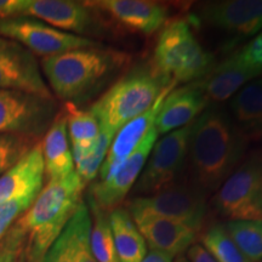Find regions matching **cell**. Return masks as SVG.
Returning a JSON list of instances; mask_svg holds the SVG:
<instances>
[{"instance_id":"cell-1","label":"cell","mask_w":262,"mask_h":262,"mask_svg":"<svg viewBox=\"0 0 262 262\" xmlns=\"http://www.w3.org/2000/svg\"><path fill=\"white\" fill-rule=\"evenodd\" d=\"M248 139L225 111L209 106L193 122L189 164L193 186L205 193L217 192L238 166Z\"/></svg>"},{"instance_id":"cell-2","label":"cell","mask_w":262,"mask_h":262,"mask_svg":"<svg viewBox=\"0 0 262 262\" xmlns=\"http://www.w3.org/2000/svg\"><path fill=\"white\" fill-rule=\"evenodd\" d=\"M85 183L77 172L50 180L32 205L11 226L22 248V262H41L79 205Z\"/></svg>"},{"instance_id":"cell-3","label":"cell","mask_w":262,"mask_h":262,"mask_svg":"<svg viewBox=\"0 0 262 262\" xmlns=\"http://www.w3.org/2000/svg\"><path fill=\"white\" fill-rule=\"evenodd\" d=\"M127 52L101 45L42 57L40 67L50 90L66 103L88 100L130 64Z\"/></svg>"},{"instance_id":"cell-4","label":"cell","mask_w":262,"mask_h":262,"mask_svg":"<svg viewBox=\"0 0 262 262\" xmlns=\"http://www.w3.org/2000/svg\"><path fill=\"white\" fill-rule=\"evenodd\" d=\"M175 85L148 63L137 64L118 79L91 106L101 130L116 135L120 127L150 110L163 93Z\"/></svg>"},{"instance_id":"cell-5","label":"cell","mask_w":262,"mask_h":262,"mask_svg":"<svg viewBox=\"0 0 262 262\" xmlns=\"http://www.w3.org/2000/svg\"><path fill=\"white\" fill-rule=\"evenodd\" d=\"M150 64L164 79L176 85L203 79L216 63L196 39L191 22L173 18L160 29Z\"/></svg>"},{"instance_id":"cell-6","label":"cell","mask_w":262,"mask_h":262,"mask_svg":"<svg viewBox=\"0 0 262 262\" xmlns=\"http://www.w3.org/2000/svg\"><path fill=\"white\" fill-rule=\"evenodd\" d=\"M217 211L229 221L262 220V149L253 152L216 192Z\"/></svg>"},{"instance_id":"cell-7","label":"cell","mask_w":262,"mask_h":262,"mask_svg":"<svg viewBox=\"0 0 262 262\" xmlns=\"http://www.w3.org/2000/svg\"><path fill=\"white\" fill-rule=\"evenodd\" d=\"M192 125L193 123L166 134L153 146L133 188L140 196L156 194L175 185L188 156Z\"/></svg>"},{"instance_id":"cell-8","label":"cell","mask_w":262,"mask_h":262,"mask_svg":"<svg viewBox=\"0 0 262 262\" xmlns=\"http://www.w3.org/2000/svg\"><path fill=\"white\" fill-rule=\"evenodd\" d=\"M0 37L17 41L34 55L42 57L98 47L96 40L60 31L27 16L2 19Z\"/></svg>"},{"instance_id":"cell-9","label":"cell","mask_w":262,"mask_h":262,"mask_svg":"<svg viewBox=\"0 0 262 262\" xmlns=\"http://www.w3.org/2000/svg\"><path fill=\"white\" fill-rule=\"evenodd\" d=\"M54 98L14 90H0V134H16L40 139L54 122Z\"/></svg>"},{"instance_id":"cell-10","label":"cell","mask_w":262,"mask_h":262,"mask_svg":"<svg viewBox=\"0 0 262 262\" xmlns=\"http://www.w3.org/2000/svg\"><path fill=\"white\" fill-rule=\"evenodd\" d=\"M135 209L179 222L198 233L206 216L205 194L194 186L173 185L156 194L136 196L126 203Z\"/></svg>"},{"instance_id":"cell-11","label":"cell","mask_w":262,"mask_h":262,"mask_svg":"<svg viewBox=\"0 0 262 262\" xmlns=\"http://www.w3.org/2000/svg\"><path fill=\"white\" fill-rule=\"evenodd\" d=\"M84 4L102 25H113L119 31L135 34H153L169 18L168 6L150 0H91Z\"/></svg>"},{"instance_id":"cell-12","label":"cell","mask_w":262,"mask_h":262,"mask_svg":"<svg viewBox=\"0 0 262 262\" xmlns=\"http://www.w3.org/2000/svg\"><path fill=\"white\" fill-rule=\"evenodd\" d=\"M0 90H14L54 98L33 52L17 41L0 37Z\"/></svg>"},{"instance_id":"cell-13","label":"cell","mask_w":262,"mask_h":262,"mask_svg":"<svg viewBox=\"0 0 262 262\" xmlns=\"http://www.w3.org/2000/svg\"><path fill=\"white\" fill-rule=\"evenodd\" d=\"M158 135L159 134L156 126H153L141 141L135 152L125 162L120 164L112 175L95 182L91 186L89 199L98 208L107 212L119 208L142 172L143 166L148 159L153 146L156 145Z\"/></svg>"},{"instance_id":"cell-14","label":"cell","mask_w":262,"mask_h":262,"mask_svg":"<svg viewBox=\"0 0 262 262\" xmlns=\"http://www.w3.org/2000/svg\"><path fill=\"white\" fill-rule=\"evenodd\" d=\"M196 17L204 24L245 39L262 31V0H216L198 6Z\"/></svg>"},{"instance_id":"cell-15","label":"cell","mask_w":262,"mask_h":262,"mask_svg":"<svg viewBox=\"0 0 262 262\" xmlns=\"http://www.w3.org/2000/svg\"><path fill=\"white\" fill-rule=\"evenodd\" d=\"M21 16L44 22L72 34L101 33L102 22L84 2L73 0H24Z\"/></svg>"},{"instance_id":"cell-16","label":"cell","mask_w":262,"mask_h":262,"mask_svg":"<svg viewBox=\"0 0 262 262\" xmlns=\"http://www.w3.org/2000/svg\"><path fill=\"white\" fill-rule=\"evenodd\" d=\"M127 211L150 250L162 251L175 257L194 244L196 232L187 226L146 211L135 209H127Z\"/></svg>"},{"instance_id":"cell-17","label":"cell","mask_w":262,"mask_h":262,"mask_svg":"<svg viewBox=\"0 0 262 262\" xmlns=\"http://www.w3.org/2000/svg\"><path fill=\"white\" fill-rule=\"evenodd\" d=\"M209 107V102L198 83L185 84L172 89L163 100L156 118L158 134H169L194 122Z\"/></svg>"},{"instance_id":"cell-18","label":"cell","mask_w":262,"mask_h":262,"mask_svg":"<svg viewBox=\"0 0 262 262\" xmlns=\"http://www.w3.org/2000/svg\"><path fill=\"white\" fill-rule=\"evenodd\" d=\"M44 178L40 141L15 166L0 176V205L25 196H38L44 187Z\"/></svg>"},{"instance_id":"cell-19","label":"cell","mask_w":262,"mask_h":262,"mask_svg":"<svg viewBox=\"0 0 262 262\" xmlns=\"http://www.w3.org/2000/svg\"><path fill=\"white\" fill-rule=\"evenodd\" d=\"M172 89L173 88H170L165 93H163L150 110L136 117L135 119L130 120L129 123H126L118 130V133L113 137L110 149H108L106 159L100 169V180L112 175L118 169V166L135 152L146 134L155 126L156 118L158 116L163 100Z\"/></svg>"},{"instance_id":"cell-20","label":"cell","mask_w":262,"mask_h":262,"mask_svg":"<svg viewBox=\"0 0 262 262\" xmlns=\"http://www.w3.org/2000/svg\"><path fill=\"white\" fill-rule=\"evenodd\" d=\"M256 78V74L244 67L232 54L221 63L215 64L210 73L196 83L210 106L233 97L242 88Z\"/></svg>"},{"instance_id":"cell-21","label":"cell","mask_w":262,"mask_h":262,"mask_svg":"<svg viewBox=\"0 0 262 262\" xmlns=\"http://www.w3.org/2000/svg\"><path fill=\"white\" fill-rule=\"evenodd\" d=\"M41 152L44 159L45 176L49 181L66 178L75 171L64 110L56 114L54 122L42 137Z\"/></svg>"},{"instance_id":"cell-22","label":"cell","mask_w":262,"mask_h":262,"mask_svg":"<svg viewBox=\"0 0 262 262\" xmlns=\"http://www.w3.org/2000/svg\"><path fill=\"white\" fill-rule=\"evenodd\" d=\"M231 108L247 139L262 141V79L242 88L232 97Z\"/></svg>"},{"instance_id":"cell-23","label":"cell","mask_w":262,"mask_h":262,"mask_svg":"<svg viewBox=\"0 0 262 262\" xmlns=\"http://www.w3.org/2000/svg\"><path fill=\"white\" fill-rule=\"evenodd\" d=\"M67 130L74 164L84 159L95 149L101 127L91 111H84L73 103H66Z\"/></svg>"},{"instance_id":"cell-24","label":"cell","mask_w":262,"mask_h":262,"mask_svg":"<svg viewBox=\"0 0 262 262\" xmlns=\"http://www.w3.org/2000/svg\"><path fill=\"white\" fill-rule=\"evenodd\" d=\"M111 227L119 262H141L147 255L145 238L124 208H117L110 212Z\"/></svg>"},{"instance_id":"cell-25","label":"cell","mask_w":262,"mask_h":262,"mask_svg":"<svg viewBox=\"0 0 262 262\" xmlns=\"http://www.w3.org/2000/svg\"><path fill=\"white\" fill-rule=\"evenodd\" d=\"M91 212L90 243L93 253L98 262H119L114 244L110 212L102 210L89 199Z\"/></svg>"},{"instance_id":"cell-26","label":"cell","mask_w":262,"mask_h":262,"mask_svg":"<svg viewBox=\"0 0 262 262\" xmlns=\"http://www.w3.org/2000/svg\"><path fill=\"white\" fill-rule=\"evenodd\" d=\"M224 227L249 260L262 261V220L228 221Z\"/></svg>"},{"instance_id":"cell-27","label":"cell","mask_w":262,"mask_h":262,"mask_svg":"<svg viewBox=\"0 0 262 262\" xmlns=\"http://www.w3.org/2000/svg\"><path fill=\"white\" fill-rule=\"evenodd\" d=\"M201 241L216 262H251L242 253L222 225L211 226L202 235Z\"/></svg>"},{"instance_id":"cell-28","label":"cell","mask_w":262,"mask_h":262,"mask_svg":"<svg viewBox=\"0 0 262 262\" xmlns=\"http://www.w3.org/2000/svg\"><path fill=\"white\" fill-rule=\"evenodd\" d=\"M40 140L16 134H0V176L15 166Z\"/></svg>"},{"instance_id":"cell-29","label":"cell","mask_w":262,"mask_h":262,"mask_svg":"<svg viewBox=\"0 0 262 262\" xmlns=\"http://www.w3.org/2000/svg\"><path fill=\"white\" fill-rule=\"evenodd\" d=\"M77 234L78 217L74 214L41 262H77Z\"/></svg>"},{"instance_id":"cell-30","label":"cell","mask_w":262,"mask_h":262,"mask_svg":"<svg viewBox=\"0 0 262 262\" xmlns=\"http://www.w3.org/2000/svg\"><path fill=\"white\" fill-rule=\"evenodd\" d=\"M113 137L114 135H112V134L101 130L100 137H98L97 145L95 147V149L89 156L74 164L75 172L78 173V176H79L85 185L93 181L97 176V173L100 172V169L102 166L104 159H106Z\"/></svg>"},{"instance_id":"cell-31","label":"cell","mask_w":262,"mask_h":262,"mask_svg":"<svg viewBox=\"0 0 262 262\" xmlns=\"http://www.w3.org/2000/svg\"><path fill=\"white\" fill-rule=\"evenodd\" d=\"M75 214L78 217L77 262H98L93 253L90 243L91 215L89 206L83 202Z\"/></svg>"},{"instance_id":"cell-32","label":"cell","mask_w":262,"mask_h":262,"mask_svg":"<svg viewBox=\"0 0 262 262\" xmlns=\"http://www.w3.org/2000/svg\"><path fill=\"white\" fill-rule=\"evenodd\" d=\"M37 196H25L0 205V242L4 239L15 221L27 210Z\"/></svg>"},{"instance_id":"cell-33","label":"cell","mask_w":262,"mask_h":262,"mask_svg":"<svg viewBox=\"0 0 262 262\" xmlns=\"http://www.w3.org/2000/svg\"><path fill=\"white\" fill-rule=\"evenodd\" d=\"M235 57L244 67L257 75L262 74V31L243 48L234 52Z\"/></svg>"},{"instance_id":"cell-34","label":"cell","mask_w":262,"mask_h":262,"mask_svg":"<svg viewBox=\"0 0 262 262\" xmlns=\"http://www.w3.org/2000/svg\"><path fill=\"white\" fill-rule=\"evenodd\" d=\"M0 262H22L21 243L10 229L0 242Z\"/></svg>"},{"instance_id":"cell-35","label":"cell","mask_w":262,"mask_h":262,"mask_svg":"<svg viewBox=\"0 0 262 262\" xmlns=\"http://www.w3.org/2000/svg\"><path fill=\"white\" fill-rule=\"evenodd\" d=\"M24 0H0V21L19 17L22 14Z\"/></svg>"},{"instance_id":"cell-36","label":"cell","mask_w":262,"mask_h":262,"mask_svg":"<svg viewBox=\"0 0 262 262\" xmlns=\"http://www.w3.org/2000/svg\"><path fill=\"white\" fill-rule=\"evenodd\" d=\"M187 258L189 262H216L202 244H193L187 250Z\"/></svg>"},{"instance_id":"cell-37","label":"cell","mask_w":262,"mask_h":262,"mask_svg":"<svg viewBox=\"0 0 262 262\" xmlns=\"http://www.w3.org/2000/svg\"><path fill=\"white\" fill-rule=\"evenodd\" d=\"M141 262H173V257L169 254L162 253V251L149 250Z\"/></svg>"},{"instance_id":"cell-38","label":"cell","mask_w":262,"mask_h":262,"mask_svg":"<svg viewBox=\"0 0 262 262\" xmlns=\"http://www.w3.org/2000/svg\"><path fill=\"white\" fill-rule=\"evenodd\" d=\"M173 262H189V261L186 256H183V255H180V256L175 258V261H173Z\"/></svg>"},{"instance_id":"cell-39","label":"cell","mask_w":262,"mask_h":262,"mask_svg":"<svg viewBox=\"0 0 262 262\" xmlns=\"http://www.w3.org/2000/svg\"><path fill=\"white\" fill-rule=\"evenodd\" d=\"M261 262H262V261H261Z\"/></svg>"}]
</instances>
